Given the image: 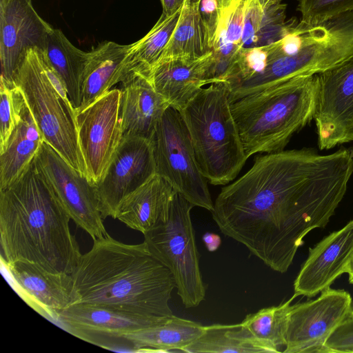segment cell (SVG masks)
Listing matches in <instances>:
<instances>
[{
  "instance_id": "9c48e42d",
  "label": "cell",
  "mask_w": 353,
  "mask_h": 353,
  "mask_svg": "<svg viewBox=\"0 0 353 353\" xmlns=\"http://www.w3.org/2000/svg\"><path fill=\"white\" fill-rule=\"evenodd\" d=\"M150 141L156 174L194 206L212 212L214 203L208 181L197 165L191 138L179 110L170 105L165 109Z\"/></svg>"
},
{
  "instance_id": "8d00e7d4",
  "label": "cell",
  "mask_w": 353,
  "mask_h": 353,
  "mask_svg": "<svg viewBox=\"0 0 353 353\" xmlns=\"http://www.w3.org/2000/svg\"><path fill=\"white\" fill-rule=\"evenodd\" d=\"M203 241L208 251L214 252L220 246L221 240L220 236L214 233L206 232L203 236Z\"/></svg>"
},
{
  "instance_id": "7402d4cb",
  "label": "cell",
  "mask_w": 353,
  "mask_h": 353,
  "mask_svg": "<svg viewBox=\"0 0 353 353\" xmlns=\"http://www.w3.org/2000/svg\"><path fill=\"white\" fill-rule=\"evenodd\" d=\"M130 49V44L105 41L88 52L81 84V103L77 110L88 106L125 79Z\"/></svg>"
},
{
  "instance_id": "30bf717a",
  "label": "cell",
  "mask_w": 353,
  "mask_h": 353,
  "mask_svg": "<svg viewBox=\"0 0 353 353\" xmlns=\"http://www.w3.org/2000/svg\"><path fill=\"white\" fill-rule=\"evenodd\" d=\"M74 112L86 175L97 184L123 139L121 90L111 89L88 106Z\"/></svg>"
},
{
  "instance_id": "f546056e",
  "label": "cell",
  "mask_w": 353,
  "mask_h": 353,
  "mask_svg": "<svg viewBox=\"0 0 353 353\" xmlns=\"http://www.w3.org/2000/svg\"><path fill=\"white\" fill-rule=\"evenodd\" d=\"M0 153L5 149L9 138L21 120L26 99L18 87L8 88L0 84Z\"/></svg>"
},
{
  "instance_id": "484cf974",
  "label": "cell",
  "mask_w": 353,
  "mask_h": 353,
  "mask_svg": "<svg viewBox=\"0 0 353 353\" xmlns=\"http://www.w3.org/2000/svg\"><path fill=\"white\" fill-rule=\"evenodd\" d=\"M44 50L74 110L78 109L81 103V84L88 52L75 47L61 30L55 28L49 34Z\"/></svg>"
},
{
  "instance_id": "d4e9b609",
  "label": "cell",
  "mask_w": 353,
  "mask_h": 353,
  "mask_svg": "<svg viewBox=\"0 0 353 353\" xmlns=\"http://www.w3.org/2000/svg\"><path fill=\"white\" fill-rule=\"evenodd\" d=\"M200 1L185 0L160 61L172 58L199 59L212 52L211 36L200 13Z\"/></svg>"
},
{
  "instance_id": "ba28073f",
  "label": "cell",
  "mask_w": 353,
  "mask_h": 353,
  "mask_svg": "<svg viewBox=\"0 0 353 353\" xmlns=\"http://www.w3.org/2000/svg\"><path fill=\"white\" fill-rule=\"evenodd\" d=\"M193 207L175 192L166 219L143 234L148 250L171 272L186 308L198 306L206 293L190 217Z\"/></svg>"
},
{
  "instance_id": "4fadbf2b",
  "label": "cell",
  "mask_w": 353,
  "mask_h": 353,
  "mask_svg": "<svg viewBox=\"0 0 353 353\" xmlns=\"http://www.w3.org/2000/svg\"><path fill=\"white\" fill-rule=\"evenodd\" d=\"M314 119L318 145L330 150L353 141V59L318 74Z\"/></svg>"
},
{
  "instance_id": "7c38bea8",
  "label": "cell",
  "mask_w": 353,
  "mask_h": 353,
  "mask_svg": "<svg viewBox=\"0 0 353 353\" xmlns=\"http://www.w3.org/2000/svg\"><path fill=\"white\" fill-rule=\"evenodd\" d=\"M344 290L330 288L314 300L291 305L285 334V353H325V344L352 310Z\"/></svg>"
},
{
  "instance_id": "3957f363",
  "label": "cell",
  "mask_w": 353,
  "mask_h": 353,
  "mask_svg": "<svg viewBox=\"0 0 353 353\" xmlns=\"http://www.w3.org/2000/svg\"><path fill=\"white\" fill-rule=\"evenodd\" d=\"M94 241L71 274L73 303L134 314L172 316L174 277L143 242L126 244L109 234Z\"/></svg>"
},
{
  "instance_id": "7a4b0ae2",
  "label": "cell",
  "mask_w": 353,
  "mask_h": 353,
  "mask_svg": "<svg viewBox=\"0 0 353 353\" xmlns=\"http://www.w3.org/2000/svg\"><path fill=\"white\" fill-rule=\"evenodd\" d=\"M70 219L34 158L13 183L0 190L1 262L26 261L71 274L82 254Z\"/></svg>"
},
{
  "instance_id": "ac0fdd59",
  "label": "cell",
  "mask_w": 353,
  "mask_h": 353,
  "mask_svg": "<svg viewBox=\"0 0 353 353\" xmlns=\"http://www.w3.org/2000/svg\"><path fill=\"white\" fill-rule=\"evenodd\" d=\"M168 317L141 316L99 306L73 303L59 314L57 321L72 334L92 343L97 336L119 338L123 334L157 325Z\"/></svg>"
},
{
  "instance_id": "d6a6232c",
  "label": "cell",
  "mask_w": 353,
  "mask_h": 353,
  "mask_svg": "<svg viewBox=\"0 0 353 353\" xmlns=\"http://www.w3.org/2000/svg\"><path fill=\"white\" fill-rule=\"evenodd\" d=\"M263 16L264 9L259 0H248L243 21L242 48L254 47Z\"/></svg>"
},
{
  "instance_id": "cb8c5ba5",
  "label": "cell",
  "mask_w": 353,
  "mask_h": 353,
  "mask_svg": "<svg viewBox=\"0 0 353 353\" xmlns=\"http://www.w3.org/2000/svg\"><path fill=\"white\" fill-rule=\"evenodd\" d=\"M203 331L204 325L172 314L157 325L123 334L119 338L128 341L136 352H168L182 351Z\"/></svg>"
},
{
  "instance_id": "d590c367",
  "label": "cell",
  "mask_w": 353,
  "mask_h": 353,
  "mask_svg": "<svg viewBox=\"0 0 353 353\" xmlns=\"http://www.w3.org/2000/svg\"><path fill=\"white\" fill-rule=\"evenodd\" d=\"M165 16H171L182 8L185 0H160Z\"/></svg>"
},
{
  "instance_id": "4dcf8cb0",
  "label": "cell",
  "mask_w": 353,
  "mask_h": 353,
  "mask_svg": "<svg viewBox=\"0 0 353 353\" xmlns=\"http://www.w3.org/2000/svg\"><path fill=\"white\" fill-rule=\"evenodd\" d=\"M247 3L248 0H231L222 9L221 22L212 48L220 43L235 44L241 47Z\"/></svg>"
},
{
  "instance_id": "d6986e66",
  "label": "cell",
  "mask_w": 353,
  "mask_h": 353,
  "mask_svg": "<svg viewBox=\"0 0 353 353\" xmlns=\"http://www.w3.org/2000/svg\"><path fill=\"white\" fill-rule=\"evenodd\" d=\"M121 84L123 137L151 140L160 118L170 105L143 75L130 73Z\"/></svg>"
},
{
  "instance_id": "6da1fadb",
  "label": "cell",
  "mask_w": 353,
  "mask_h": 353,
  "mask_svg": "<svg viewBox=\"0 0 353 353\" xmlns=\"http://www.w3.org/2000/svg\"><path fill=\"white\" fill-rule=\"evenodd\" d=\"M352 174L351 148L327 154L308 148L267 153L221 189L212 218L223 234L284 273L306 234L329 223Z\"/></svg>"
},
{
  "instance_id": "52a82bcc",
  "label": "cell",
  "mask_w": 353,
  "mask_h": 353,
  "mask_svg": "<svg viewBox=\"0 0 353 353\" xmlns=\"http://www.w3.org/2000/svg\"><path fill=\"white\" fill-rule=\"evenodd\" d=\"M46 63L44 50L28 49L16 70L14 83L21 90L44 141L87 176L74 109L69 97L62 96L53 85Z\"/></svg>"
},
{
  "instance_id": "e0dca14e",
  "label": "cell",
  "mask_w": 353,
  "mask_h": 353,
  "mask_svg": "<svg viewBox=\"0 0 353 353\" xmlns=\"http://www.w3.org/2000/svg\"><path fill=\"white\" fill-rule=\"evenodd\" d=\"M2 263L22 299L43 316L57 321L72 304L71 274L54 273L22 260Z\"/></svg>"
},
{
  "instance_id": "f1b7e54d",
  "label": "cell",
  "mask_w": 353,
  "mask_h": 353,
  "mask_svg": "<svg viewBox=\"0 0 353 353\" xmlns=\"http://www.w3.org/2000/svg\"><path fill=\"white\" fill-rule=\"evenodd\" d=\"M295 297L277 306L250 314L241 322L257 339L279 348L285 346V334L291 303Z\"/></svg>"
},
{
  "instance_id": "5bb4252c",
  "label": "cell",
  "mask_w": 353,
  "mask_h": 353,
  "mask_svg": "<svg viewBox=\"0 0 353 353\" xmlns=\"http://www.w3.org/2000/svg\"><path fill=\"white\" fill-rule=\"evenodd\" d=\"M156 174L150 140L123 137L101 181L97 184L103 219H116L118 208L131 193Z\"/></svg>"
},
{
  "instance_id": "5b68a950",
  "label": "cell",
  "mask_w": 353,
  "mask_h": 353,
  "mask_svg": "<svg viewBox=\"0 0 353 353\" xmlns=\"http://www.w3.org/2000/svg\"><path fill=\"white\" fill-rule=\"evenodd\" d=\"M318 74L297 77L230 102L245 153L283 150L314 119Z\"/></svg>"
},
{
  "instance_id": "836d02e7",
  "label": "cell",
  "mask_w": 353,
  "mask_h": 353,
  "mask_svg": "<svg viewBox=\"0 0 353 353\" xmlns=\"http://www.w3.org/2000/svg\"><path fill=\"white\" fill-rule=\"evenodd\" d=\"M325 352H353V308L326 341Z\"/></svg>"
},
{
  "instance_id": "8fae6325",
  "label": "cell",
  "mask_w": 353,
  "mask_h": 353,
  "mask_svg": "<svg viewBox=\"0 0 353 353\" xmlns=\"http://www.w3.org/2000/svg\"><path fill=\"white\" fill-rule=\"evenodd\" d=\"M35 158L71 219L93 240L107 236L97 184L79 173L45 141Z\"/></svg>"
},
{
  "instance_id": "44dd1931",
  "label": "cell",
  "mask_w": 353,
  "mask_h": 353,
  "mask_svg": "<svg viewBox=\"0 0 353 353\" xmlns=\"http://www.w3.org/2000/svg\"><path fill=\"white\" fill-rule=\"evenodd\" d=\"M175 192L156 174L122 201L116 219L144 234L166 219Z\"/></svg>"
},
{
  "instance_id": "1f68e13d",
  "label": "cell",
  "mask_w": 353,
  "mask_h": 353,
  "mask_svg": "<svg viewBox=\"0 0 353 353\" xmlns=\"http://www.w3.org/2000/svg\"><path fill=\"white\" fill-rule=\"evenodd\" d=\"M297 10L301 21L316 23L353 10V0H299Z\"/></svg>"
},
{
  "instance_id": "2e32d148",
  "label": "cell",
  "mask_w": 353,
  "mask_h": 353,
  "mask_svg": "<svg viewBox=\"0 0 353 353\" xmlns=\"http://www.w3.org/2000/svg\"><path fill=\"white\" fill-rule=\"evenodd\" d=\"M353 256V220L309 250L294 283V296L313 297L346 273Z\"/></svg>"
},
{
  "instance_id": "83f0119b",
  "label": "cell",
  "mask_w": 353,
  "mask_h": 353,
  "mask_svg": "<svg viewBox=\"0 0 353 353\" xmlns=\"http://www.w3.org/2000/svg\"><path fill=\"white\" fill-rule=\"evenodd\" d=\"M181 9L171 16L162 14L143 37L130 44L125 66L126 77L130 73L148 77L162 58L178 23Z\"/></svg>"
},
{
  "instance_id": "277c9868",
  "label": "cell",
  "mask_w": 353,
  "mask_h": 353,
  "mask_svg": "<svg viewBox=\"0 0 353 353\" xmlns=\"http://www.w3.org/2000/svg\"><path fill=\"white\" fill-rule=\"evenodd\" d=\"M289 23L279 40L265 46L267 56L259 71L239 83L243 95L319 74L353 59V10L316 23Z\"/></svg>"
},
{
  "instance_id": "e575fe53",
  "label": "cell",
  "mask_w": 353,
  "mask_h": 353,
  "mask_svg": "<svg viewBox=\"0 0 353 353\" xmlns=\"http://www.w3.org/2000/svg\"><path fill=\"white\" fill-rule=\"evenodd\" d=\"M199 10L207 25L212 39V48L221 22L222 9L217 0H201Z\"/></svg>"
},
{
  "instance_id": "f35d334b",
  "label": "cell",
  "mask_w": 353,
  "mask_h": 353,
  "mask_svg": "<svg viewBox=\"0 0 353 353\" xmlns=\"http://www.w3.org/2000/svg\"><path fill=\"white\" fill-rule=\"evenodd\" d=\"M346 273L348 274L349 282L351 284H353V256L350 262V264L347 267Z\"/></svg>"
},
{
  "instance_id": "603a6c76",
  "label": "cell",
  "mask_w": 353,
  "mask_h": 353,
  "mask_svg": "<svg viewBox=\"0 0 353 353\" xmlns=\"http://www.w3.org/2000/svg\"><path fill=\"white\" fill-rule=\"evenodd\" d=\"M43 142V137L26 101L21 120L0 153V190L9 186L26 170Z\"/></svg>"
},
{
  "instance_id": "ffe728a7",
  "label": "cell",
  "mask_w": 353,
  "mask_h": 353,
  "mask_svg": "<svg viewBox=\"0 0 353 353\" xmlns=\"http://www.w3.org/2000/svg\"><path fill=\"white\" fill-rule=\"evenodd\" d=\"M212 50L199 59L172 58L160 61L147 78L170 106L181 110L203 85L208 84Z\"/></svg>"
},
{
  "instance_id": "4316f807",
  "label": "cell",
  "mask_w": 353,
  "mask_h": 353,
  "mask_svg": "<svg viewBox=\"0 0 353 353\" xmlns=\"http://www.w3.org/2000/svg\"><path fill=\"white\" fill-rule=\"evenodd\" d=\"M182 352H279L275 347L256 338L242 323L204 325L203 334Z\"/></svg>"
},
{
  "instance_id": "9a60e30c",
  "label": "cell",
  "mask_w": 353,
  "mask_h": 353,
  "mask_svg": "<svg viewBox=\"0 0 353 353\" xmlns=\"http://www.w3.org/2000/svg\"><path fill=\"white\" fill-rule=\"evenodd\" d=\"M52 28L33 7L32 0H0V84L17 87L14 74L26 51L45 49Z\"/></svg>"
},
{
  "instance_id": "74e56055",
  "label": "cell",
  "mask_w": 353,
  "mask_h": 353,
  "mask_svg": "<svg viewBox=\"0 0 353 353\" xmlns=\"http://www.w3.org/2000/svg\"><path fill=\"white\" fill-rule=\"evenodd\" d=\"M281 0H259L263 9L268 8L273 5L281 3Z\"/></svg>"
},
{
  "instance_id": "8992f818",
  "label": "cell",
  "mask_w": 353,
  "mask_h": 353,
  "mask_svg": "<svg viewBox=\"0 0 353 353\" xmlns=\"http://www.w3.org/2000/svg\"><path fill=\"white\" fill-rule=\"evenodd\" d=\"M180 112L197 165L207 181L216 185L234 179L248 157L231 111L226 83L201 88Z\"/></svg>"
},
{
  "instance_id": "ab89813d",
  "label": "cell",
  "mask_w": 353,
  "mask_h": 353,
  "mask_svg": "<svg viewBox=\"0 0 353 353\" xmlns=\"http://www.w3.org/2000/svg\"><path fill=\"white\" fill-rule=\"evenodd\" d=\"M230 1L231 0H217L219 7L221 9L225 8L229 4Z\"/></svg>"
}]
</instances>
